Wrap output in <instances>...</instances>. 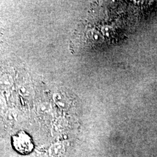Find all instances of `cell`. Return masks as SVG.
I'll use <instances>...</instances> for the list:
<instances>
[{"label":"cell","mask_w":157,"mask_h":157,"mask_svg":"<svg viewBox=\"0 0 157 157\" xmlns=\"http://www.w3.org/2000/svg\"><path fill=\"white\" fill-rule=\"evenodd\" d=\"M12 143L14 149L22 154H28L33 148L31 137L23 131L12 136Z\"/></svg>","instance_id":"obj_1"}]
</instances>
